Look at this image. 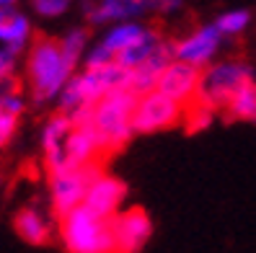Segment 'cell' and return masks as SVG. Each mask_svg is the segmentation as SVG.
Segmentation results:
<instances>
[{
	"label": "cell",
	"mask_w": 256,
	"mask_h": 253,
	"mask_svg": "<svg viewBox=\"0 0 256 253\" xmlns=\"http://www.w3.org/2000/svg\"><path fill=\"white\" fill-rule=\"evenodd\" d=\"M178 122H184V106H178L176 101L166 98L158 91H150L138 98L132 114V129L140 135H153L160 129H171Z\"/></svg>",
	"instance_id": "8992f818"
},
{
	"label": "cell",
	"mask_w": 256,
	"mask_h": 253,
	"mask_svg": "<svg viewBox=\"0 0 256 253\" xmlns=\"http://www.w3.org/2000/svg\"><path fill=\"white\" fill-rule=\"evenodd\" d=\"M134 103H138V96L132 91H114L91 109L88 124L96 129L106 155L116 153L119 147H124L130 142V137L134 135V129H132Z\"/></svg>",
	"instance_id": "7a4b0ae2"
},
{
	"label": "cell",
	"mask_w": 256,
	"mask_h": 253,
	"mask_svg": "<svg viewBox=\"0 0 256 253\" xmlns=\"http://www.w3.org/2000/svg\"><path fill=\"white\" fill-rule=\"evenodd\" d=\"M106 155L101 147L96 129L83 122L72 124L70 140H68V166L70 168H86V166H101V158Z\"/></svg>",
	"instance_id": "4fadbf2b"
},
{
	"label": "cell",
	"mask_w": 256,
	"mask_h": 253,
	"mask_svg": "<svg viewBox=\"0 0 256 253\" xmlns=\"http://www.w3.org/2000/svg\"><path fill=\"white\" fill-rule=\"evenodd\" d=\"M182 5L184 0H98V3H86L83 10L94 23H124L142 16L145 10L174 13Z\"/></svg>",
	"instance_id": "52a82bcc"
},
{
	"label": "cell",
	"mask_w": 256,
	"mask_h": 253,
	"mask_svg": "<svg viewBox=\"0 0 256 253\" xmlns=\"http://www.w3.org/2000/svg\"><path fill=\"white\" fill-rule=\"evenodd\" d=\"M13 225H16L18 238L28 246H47L54 235L52 217L44 215L39 207H24V210H18Z\"/></svg>",
	"instance_id": "9a60e30c"
},
{
	"label": "cell",
	"mask_w": 256,
	"mask_h": 253,
	"mask_svg": "<svg viewBox=\"0 0 256 253\" xmlns=\"http://www.w3.org/2000/svg\"><path fill=\"white\" fill-rule=\"evenodd\" d=\"M254 80V70L238 59H225L212 62L200 72V88H197V103H204L210 109H225L230 98Z\"/></svg>",
	"instance_id": "277c9868"
},
{
	"label": "cell",
	"mask_w": 256,
	"mask_h": 253,
	"mask_svg": "<svg viewBox=\"0 0 256 253\" xmlns=\"http://www.w3.org/2000/svg\"><path fill=\"white\" fill-rule=\"evenodd\" d=\"M200 72L197 67L192 65H184L174 59V62L163 70V75L158 78V85L156 91L163 93L166 98L176 101L178 106H192L194 101H197V88H200Z\"/></svg>",
	"instance_id": "8fae6325"
},
{
	"label": "cell",
	"mask_w": 256,
	"mask_h": 253,
	"mask_svg": "<svg viewBox=\"0 0 256 253\" xmlns=\"http://www.w3.org/2000/svg\"><path fill=\"white\" fill-rule=\"evenodd\" d=\"M124 197H127V189L124 184L119 181L116 176H109V173H98L91 184H88V191H86V199H83V207L88 212H94L104 220H112L114 215L122 212V204H124Z\"/></svg>",
	"instance_id": "30bf717a"
},
{
	"label": "cell",
	"mask_w": 256,
	"mask_h": 253,
	"mask_svg": "<svg viewBox=\"0 0 256 253\" xmlns=\"http://www.w3.org/2000/svg\"><path fill=\"white\" fill-rule=\"evenodd\" d=\"M57 235L68 253H116L112 220H104L86 207L60 217Z\"/></svg>",
	"instance_id": "3957f363"
},
{
	"label": "cell",
	"mask_w": 256,
	"mask_h": 253,
	"mask_svg": "<svg viewBox=\"0 0 256 253\" xmlns=\"http://www.w3.org/2000/svg\"><path fill=\"white\" fill-rule=\"evenodd\" d=\"M220 41L222 36L215 26H200L197 31L174 41V59L197 70H204L207 65H212V59L220 49Z\"/></svg>",
	"instance_id": "9c48e42d"
},
{
	"label": "cell",
	"mask_w": 256,
	"mask_h": 253,
	"mask_svg": "<svg viewBox=\"0 0 256 253\" xmlns=\"http://www.w3.org/2000/svg\"><path fill=\"white\" fill-rule=\"evenodd\" d=\"M86 47H88L86 28H70V31L60 39V49H62V57L68 59L70 67H78V62L86 54Z\"/></svg>",
	"instance_id": "ffe728a7"
},
{
	"label": "cell",
	"mask_w": 256,
	"mask_h": 253,
	"mask_svg": "<svg viewBox=\"0 0 256 253\" xmlns=\"http://www.w3.org/2000/svg\"><path fill=\"white\" fill-rule=\"evenodd\" d=\"M233 122H251L256 124V80L246 83L240 91L230 98V103L222 109Z\"/></svg>",
	"instance_id": "d6986e66"
},
{
	"label": "cell",
	"mask_w": 256,
	"mask_h": 253,
	"mask_svg": "<svg viewBox=\"0 0 256 253\" xmlns=\"http://www.w3.org/2000/svg\"><path fill=\"white\" fill-rule=\"evenodd\" d=\"M13 70H16V54L0 47V83L13 78Z\"/></svg>",
	"instance_id": "d4e9b609"
},
{
	"label": "cell",
	"mask_w": 256,
	"mask_h": 253,
	"mask_svg": "<svg viewBox=\"0 0 256 253\" xmlns=\"http://www.w3.org/2000/svg\"><path fill=\"white\" fill-rule=\"evenodd\" d=\"M163 41H166V39L156 31V28H148V26H145V31L140 34V39L134 41V44H130V47L116 57V65H122L124 70L132 72L134 67H140L142 62H148V59L156 54V49L160 47Z\"/></svg>",
	"instance_id": "e0dca14e"
},
{
	"label": "cell",
	"mask_w": 256,
	"mask_h": 253,
	"mask_svg": "<svg viewBox=\"0 0 256 253\" xmlns=\"http://www.w3.org/2000/svg\"><path fill=\"white\" fill-rule=\"evenodd\" d=\"M18 119L21 116H13V114H3L0 111V150L16 137V129H18Z\"/></svg>",
	"instance_id": "cb8c5ba5"
},
{
	"label": "cell",
	"mask_w": 256,
	"mask_h": 253,
	"mask_svg": "<svg viewBox=\"0 0 256 253\" xmlns=\"http://www.w3.org/2000/svg\"><path fill=\"white\" fill-rule=\"evenodd\" d=\"M171 62H174V41H163L148 62H142L140 67H134L130 72V91L138 98L150 93V91H156L158 78L163 75V70Z\"/></svg>",
	"instance_id": "5bb4252c"
},
{
	"label": "cell",
	"mask_w": 256,
	"mask_h": 253,
	"mask_svg": "<svg viewBox=\"0 0 256 253\" xmlns=\"http://www.w3.org/2000/svg\"><path fill=\"white\" fill-rule=\"evenodd\" d=\"M34 10L44 18H57L70 8V0H32Z\"/></svg>",
	"instance_id": "603a6c76"
},
{
	"label": "cell",
	"mask_w": 256,
	"mask_h": 253,
	"mask_svg": "<svg viewBox=\"0 0 256 253\" xmlns=\"http://www.w3.org/2000/svg\"><path fill=\"white\" fill-rule=\"evenodd\" d=\"M75 67L68 65V59L62 57L60 41L54 39H36L28 47L26 57V78L28 88L36 103L52 101L60 96V91L65 88V83L75 75Z\"/></svg>",
	"instance_id": "6da1fadb"
},
{
	"label": "cell",
	"mask_w": 256,
	"mask_h": 253,
	"mask_svg": "<svg viewBox=\"0 0 256 253\" xmlns=\"http://www.w3.org/2000/svg\"><path fill=\"white\" fill-rule=\"evenodd\" d=\"M112 235L116 253H138L153 235V222L145 210H138V207L122 210L112 217Z\"/></svg>",
	"instance_id": "ba28073f"
},
{
	"label": "cell",
	"mask_w": 256,
	"mask_h": 253,
	"mask_svg": "<svg viewBox=\"0 0 256 253\" xmlns=\"http://www.w3.org/2000/svg\"><path fill=\"white\" fill-rule=\"evenodd\" d=\"M212 122H215V109L204 106V103L194 101L192 106L184 109V124H186L189 132H204Z\"/></svg>",
	"instance_id": "7402d4cb"
},
{
	"label": "cell",
	"mask_w": 256,
	"mask_h": 253,
	"mask_svg": "<svg viewBox=\"0 0 256 253\" xmlns=\"http://www.w3.org/2000/svg\"><path fill=\"white\" fill-rule=\"evenodd\" d=\"M145 31V26L138 23V21H124V23H114L106 34H104V39L98 41L104 49H106L114 59L122 54L130 44H134L140 39V34Z\"/></svg>",
	"instance_id": "ac0fdd59"
},
{
	"label": "cell",
	"mask_w": 256,
	"mask_h": 253,
	"mask_svg": "<svg viewBox=\"0 0 256 253\" xmlns=\"http://www.w3.org/2000/svg\"><path fill=\"white\" fill-rule=\"evenodd\" d=\"M72 132V119L65 114H52L42 127V150H44V163H47L50 173L68 171V140Z\"/></svg>",
	"instance_id": "7c38bea8"
},
{
	"label": "cell",
	"mask_w": 256,
	"mask_h": 253,
	"mask_svg": "<svg viewBox=\"0 0 256 253\" xmlns=\"http://www.w3.org/2000/svg\"><path fill=\"white\" fill-rule=\"evenodd\" d=\"M101 173V166H86V168H68L60 173H50V202L52 210L62 217L72 210L83 207L88 184Z\"/></svg>",
	"instance_id": "5b68a950"
},
{
	"label": "cell",
	"mask_w": 256,
	"mask_h": 253,
	"mask_svg": "<svg viewBox=\"0 0 256 253\" xmlns=\"http://www.w3.org/2000/svg\"><path fill=\"white\" fill-rule=\"evenodd\" d=\"M28 41H32V23L24 13L16 8L0 10V44H3V49L18 54L28 47Z\"/></svg>",
	"instance_id": "2e32d148"
},
{
	"label": "cell",
	"mask_w": 256,
	"mask_h": 253,
	"mask_svg": "<svg viewBox=\"0 0 256 253\" xmlns=\"http://www.w3.org/2000/svg\"><path fill=\"white\" fill-rule=\"evenodd\" d=\"M248 23H251L248 10H228V13H222L212 26L220 31V36H238L248 28Z\"/></svg>",
	"instance_id": "44dd1931"
},
{
	"label": "cell",
	"mask_w": 256,
	"mask_h": 253,
	"mask_svg": "<svg viewBox=\"0 0 256 253\" xmlns=\"http://www.w3.org/2000/svg\"><path fill=\"white\" fill-rule=\"evenodd\" d=\"M16 5V0H0V10H6V8H13Z\"/></svg>",
	"instance_id": "484cf974"
}]
</instances>
